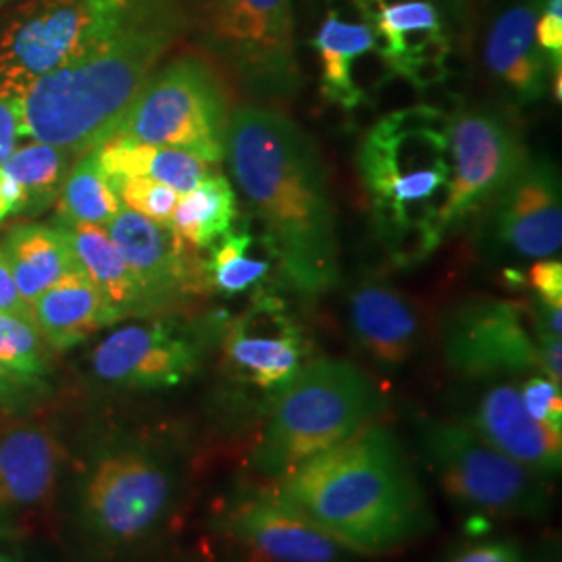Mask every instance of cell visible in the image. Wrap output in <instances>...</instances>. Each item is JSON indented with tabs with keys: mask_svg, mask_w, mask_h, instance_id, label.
Segmentation results:
<instances>
[{
	"mask_svg": "<svg viewBox=\"0 0 562 562\" xmlns=\"http://www.w3.org/2000/svg\"><path fill=\"white\" fill-rule=\"evenodd\" d=\"M225 159L288 283L311 296L336 285V213L311 138L280 111L246 104L232 113Z\"/></svg>",
	"mask_w": 562,
	"mask_h": 562,
	"instance_id": "6da1fadb",
	"label": "cell"
},
{
	"mask_svg": "<svg viewBox=\"0 0 562 562\" xmlns=\"http://www.w3.org/2000/svg\"><path fill=\"white\" fill-rule=\"evenodd\" d=\"M271 487L355 554H392L436 527L417 464L401 436L382 422L364 425Z\"/></svg>",
	"mask_w": 562,
	"mask_h": 562,
	"instance_id": "7a4b0ae2",
	"label": "cell"
},
{
	"mask_svg": "<svg viewBox=\"0 0 562 562\" xmlns=\"http://www.w3.org/2000/svg\"><path fill=\"white\" fill-rule=\"evenodd\" d=\"M173 0H138L120 30L21 97V134L80 157L101 146L180 34Z\"/></svg>",
	"mask_w": 562,
	"mask_h": 562,
	"instance_id": "3957f363",
	"label": "cell"
},
{
	"mask_svg": "<svg viewBox=\"0 0 562 562\" xmlns=\"http://www.w3.org/2000/svg\"><path fill=\"white\" fill-rule=\"evenodd\" d=\"M357 162L392 259L402 267L427 259L446 238L450 117L427 104L387 113L362 138Z\"/></svg>",
	"mask_w": 562,
	"mask_h": 562,
	"instance_id": "277c9868",
	"label": "cell"
},
{
	"mask_svg": "<svg viewBox=\"0 0 562 562\" xmlns=\"http://www.w3.org/2000/svg\"><path fill=\"white\" fill-rule=\"evenodd\" d=\"M385 398L359 364L311 359L269 404L250 450V471L276 482L315 454L380 422Z\"/></svg>",
	"mask_w": 562,
	"mask_h": 562,
	"instance_id": "5b68a950",
	"label": "cell"
},
{
	"mask_svg": "<svg viewBox=\"0 0 562 562\" xmlns=\"http://www.w3.org/2000/svg\"><path fill=\"white\" fill-rule=\"evenodd\" d=\"M180 482V459L169 446L125 436L102 442L81 477L88 538L113 554L138 550L169 521Z\"/></svg>",
	"mask_w": 562,
	"mask_h": 562,
	"instance_id": "8992f818",
	"label": "cell"
},
{
	"mask_svg": "<svg viewBox=\"0 0 562 562\" xmlns=\"http://www.w3.org/2000/svg\"><path fill=\"white\" fill-rule=\"evenodd\" d=\"M229 109L215 65L181 55L148 76L106 140L180 148L215 165L225 159Z\"/></svg>",
	"mask_w": 562,
	"mask_h": 562,
	"instance_id": "52a82bcc",
	"label": "cell"
},
{
	"mask_svg": "<svg viewBox=\"0 0 562 562\" xmlns=\"http://www.w3.org/2000/svg\"><path fill=\"white\" fill-rule=\"evenodd\" d=\"M138 0H21L0 13V97L109 41Z\"/></svg>",
	"mask_w": 562,
	"mask_h": 562,
	"instance_id": "ba28073f",
	"label": "cell"
},
{
	"mask_svg": "<svg viewBox=\"0 0 562 562\" xmlns=\"http://www.w3.org/2000/svg\"><path fill=\"white\" fill-rule=\"evenodd\" d=\"M419 454L448 498L501 519H542L550 510V477L508 459L459 422L423 419Z\"/></svg>",
	"mask_w": 562,
	"mask_h": 562,
	"instance_id": "9c48e42d",
	"label": "cell"
},
{
	"mask_svg": "<svg viewBox=\"0 0 562 562\" xmlns=\"http://www.w3.org/2000/svg\"><path fill=\"white\" fill-rule=\"evenodd\" d=\"M204 27L211 48L248 94L265 101L296 94L290 0H206Z\"/></svg>",
	"mask_w": 562,
	"mask_h": 562,
	"instance_id": "30bf717a",
	"label": "cell"
},
{
	"mask_svg": "<svg viewBox=\"0 0 562 562\" xmlns=\"http://www.w3.org/2000/svg\"><path fill=\"white\" fill-rule=\"evenodd\" d=\"M452 183L443 204L442 229L448 236L471 213L503 192L527 157L519 127L503 111L469 106L450 117Z\"/></svg>",
	"mask_w": 562,
	"mask_h": 562,
	"instance_id": "8fae6325",
	"label": "cell"
},
{
	"mask_svg": "<svg viewBox=\"0 0 562 562\" xmlns=\"http://www.w3.org/2000/svg\"><path fill=\"white\" fill-rule=\"evenodd\" d=\"M443 359L467 380L540 373V340L521 302L475 299L442 325Z\"/></svg>",
	"mask_w": 562,
	"mask_h": 562,
	"instance_id": "7c38bea8",
	"label": "cell"
},
{
	"mask_svg": "<svg viewBox=\"0 0 562 562\" xmlns=\"http://www.w3.org/2000/svg\"><path fill=\"white\" fill-rule=\"evenodd\" d=\"M223 369L246 394L269 406L311 361V340L276 294H255L252 304L223 327Z\"/></svg>",
	"mask_w": 562,
	"mask_h": 562,
	"instance_id": "4fadbf2b",
	"label": "cell"
},
{
	"mask_svg": "<svg viewBox=\"0 0 562 562\" xmlns=\"http://www.w3.org/2000/svg\"><path fill=\"white\" fill-rule=\"evenodd\" d=\"M104 229L138 283L148 315L173 308L206 285L202 262L190 257L188 244L171 225L121 204Z\"/></svg>",
	"mask_w": 562,
	"mask_h": 562,
	"instance_id": "5bb4252c",
	"label": "cell"
},
{
	"mask_svg": "<svg viewBox=\"0 0 562 562\" xmlns=\"http://www.w3.org/2000/svg\"><path fill=\"white\" fill-rule=\"evenodd\" d=\"M220 529L234 542L271 562H346L341 548L273 487L246 490L220 510Z\"/></svg>",
	"mask_w": 562,
	"mask_h": 562,
	"instance_id": "9a60e30c",
	"label": "cell"
},
{
	"mask_svg": "<svg viewBox=\"0 0 562 562\" xmlns=\"http://www.w3.org/2000/svg\"><path fill=\"white\" fill-rule=\"evenodd\" d=\"M201 362V344L176 323H134L94 348L92 371L102 382L162 390L186 382Z\"/></svg>",
	"mask_w": 562,
	"mask_h": 562,
	"instance_id": "2e32d148",
	"label": "cell"
},
{
	"mask_svg": "<svg viewBox=\"0 0 562 562\" xmlns=\"http://www.w3.org/2000/svg\"><path fill=\"white\" fill-rule=\"evenodd\" d=\"M375 34L387 69L415 88H429L448 74L450 44L434 0H355Z\"/></svg>",
	"mask_w": 562,
	"mask_h": 562,
	"instance_id": "e0dca14e",
	"label": "cell"
},
{
	"mask_svg": "<svg viewBox=\"0 0 562 562\" xmlns=\"http://www.w3.org/2000/svg\"><path fill=\"white\" fill-rule=\"evenodd\" d=\"M492 209V232L504 250L522 259L561 252V180L552 162L527 159Z\"/></svg>",
	"mask_w": 562,
	"mask_h": 562,
	"instance_id": "ac0fdd59",
	"label": "cell"
},
{
	"mask_svg": "<svg viewBox=\"0 0 562 562\" xmlns=\"http://www.w3.org/2000/svg\"><path fill=\"white\" fill-rule=\"evenodd\" d=\"M483 442L501 450L508 459L554 477L561 473L562 434L536 422L521 401L519 385L498 382L482 390L462 408L459 419Z\"/></svg>",
	"mask_w": 562,
	"mask_h": 562,
	"instance_id": "d6986e66",
	"label": "cell"
},
{
	"mask_svg": "<svg viewBox=\"0 0 562 562\" xmlns=\"http://www.w3.org/2000/svg\"><path fill=\"white\" fill-rule=\"evenodd\" d=\"M63 459L60 443L44 427H0V529H20L50 504Z\"/></svg>",
	"mask_w": 562,
	"mask_h": 562,
	"instance_id": "ffe728a7",
	"label": "cell"
},
{
	"mask_svg": "<svg viewBox=\"0 0 562 562\" xmlns=\"http://www.w3.org/2000/svg\"><path fill=\"white\" fill-rule=\"evenodd\" d=\"M348 319L357 346L382 369H401L419 350V315L390 283H361L350 294Z\"/></svg>",
	"mask_w": 562,
	"mask_h": 562,
	"instance_id": "44dd1931",
	"label": "cell"
},
{
	"mask_svg": "<svg viewBox=\"0 0 562 562\" xmlns=\"http://www.w3.org/2000/svg\"><path fill=\"white\" fill-rule=\"evenodd\" d=\"M538 13V0H527L506 9L494 21L485 44L490 74L503 81L504 88L522 104L542 99L546 71L550 67L536 41Z\"/></svg>",
	"mask_w": 562,
	"mask_h": 562,
	"instance_id": "7402d4cb",
	"label": "cell"
},
{
	"mask_svg": "<svg viewBox=\"0 0 562 562\" xmlns=\"http://www.w3.org/2000/svg\"><path fill=\"white\" fill-rule=\"evenodd\" d=\"M32 311L42 338L57 350L74 348L102 327L117 323L97 285L81 271L48 288L32 302Z\"/></svg>",
	"mask_w": 562,
	"mask_h": 562,
	"instance_id": "603a6c76",
	"label": "cell"
},
{
	"mask_svg": "<svg viewBox=\"0 0 562 562\" xmlns=\"http://www.w3.org/2000/svg\"><path fill=\"white\" fill-rule=\"evenodd\" d=\"M21 299L32 306L48 288L69 273L81 271L63 227L18 225L0 248Z\"/></svg>",
	"mask_w": 562,
	"mask_h": 562,
	"instance_id": "cb8c5ba5",
	"label": "cell"
},
{
	"mask_svg": "<svg viewBox=\"0 0 562 562\" xmlns=\"http://www.w3.org/2000/svg\"><path fill=\"white\" fill-rule=\"evenodd\" d=\"M81 273L97 285L117 322L148 317L140 288L102 225L59 222Z\"/></svg>",
	"mask_w": 562,
	"mask_h": 562,
	"instance_id": "d4e9b609",
	"label": "cell"
},
{
	"mask_svg": "<svg viewBox=\"0 0 562 562\" xmlns=\"http://www.w3.org/2000/svg\"><path fill=\"white\" fill-rule=\"evenodd\" d=\"M313 46L322 63L323 97L346 111L357 109L364 102V90L355 80V63L375 50L371 25L341 20L340 13L331 9L313 38Z\"/></svg>",
	"mask_w": 562,
	"mask_h": 562,
	"instance_id": "484cf974",
	"label": "cell"
},
{
	"mask_svg": "<svg viewBox=\"0 0 562 562\" xmlns=\"http://www.w3.org/2000/svg\"><path fill=\"white\" fill-rule=\"evenodd\" d=\"M97 153L106 176L150 178L178 194L194 190L199 183L215 173L213 162L204 161L199 155L180 148L106 140L97 146Z\"/></svg>",
	"mask_w": 562,
	"mask_h": 562,
	"instance_id": "4316f807",
	"label": "cell"
},
{
	"mask_svg": "<svg viewBox=\"0 0 562 562\" xmlns=\"http://www.w3.org/2000/svg\"><path fill=\"white\" fill-rule=\"evenodd\" d=\"M211 248V259L202 262L206 285L225 299L241 294H261L273 276L278 255L262 234L255 236L248 227L227 232ZM280 265V261H278Z\"/></svg>",
	"mask_w": 562,
	"mask_h": 562,
	"instance_id": "83f0119b",
	"label": "cell"
},
{
	"mask_svg": "<svg viewBox=\"0 0 562 562\" xmlns=\"http://www.w3.org/2000/svg\"><path fill=\"white\" fill-rule=\"evenodd\" d=\"M238 220V196L225 176L213 173L194 190L180 194L171 227L194 248H209Z\"/></svg>",
	"mask_w": 562,
	"mask_h": 562,
	"instance_id": "f1b7e54d",
	"label": "cell"
},
{
	"mask_svg": "<svg viewBox=\"0 0 562 562\" xmlns=\"http://www.w3.org/2000/svg\"><path fill=\"white\" fill-rule=\"evenodd\" d=\"M74 155L53 144H30L13 150L0 167V176L11 181L20 194L18 213H38L55 201L67 180Z\"/></svg>",
	"mask_w": 562,
	"mask_h": 562,
	"instance_id": "f546056e",
	"label": "cell"
},
{
	"mask_svg": "<svg viewBox=\"0 0 562 562\" xmlns=\"http://www.w3.org/2000/svg\"><path fill=\"white\" fill-rule=\"evenodd\" d=\"M121 201L99 162L97 146L80 155L63 183L59 222L106 225L120 213Z\"/></svg>",
	"mask_w": 562,
	"mask_h": 562,
	"instance_id": "4dcf8cb0",
	"label": "cell"
},
{
	"mask_svg": "<svg viewBox=\"0 0 562 562\" xmlns=\"http://www.w3.org/2000/svg\"><path fill=\"white\" fill-rule=\"evenodd\" d=\"M0 364L32 387L48 373V355L36 323L0 313Z\"/></svg>",
	"mask_w": 562,
	"mask_h": 562,
	"instance_id": "1f68e13d",
	"label": "cell"
},
{
	"mask_svg": "<svg viewBox=\"0 0 562 562\" xmlns=\"http://www.w3.org/2000/svg\"><path fill=\"white\" fill-rule=\"evenodd\" d=\"M111 188L120 196L121 204L140 213L153 222L169 225L180 194L150 178H130V176H106Z\"/></svg>",
	"mask_w": 562,
	"mask_h": 562,
	"instance_id": "d6a6232c",
	"label": "cell"
},
{
	"mask_svg": "<svg viewBox=\"0 0 562 562\" xmlns=\"http://www.w3.org/2000/svg\"><path fill=\"white\" fill-rule=\"evenodd\" d=\"M519 392L527 413L536 422L562 434L561 383L548 380L542 373H529V378L519 385Z\"/></svg>",
	"mask_w": 562,
	"mask_h": 562,
	"instance_id": "836d02e7",
	"label": "cell"
},
{
	"mask_svg": "<svg viewBox=\"0 0 562 562\" xmlns=\"http://www.w3.org/2000/svg\"><path fill=\"white\" fill-rule=\"evenodd\" d=\"M442 562H533L521 543L510 538H485L461 543Z\"/></svg>",
	"mask_w": 562,
	"mask_h": 562,
	"instance_id": "e575fe53",
	"label": "cell"
},
{
	"mask_svg": "<svg viewBox=\"0 0 562 562\" xmlns=\"http://www.w3.org/2000/svg\"><path fill=\"white\" fill-rule=\"evenodd\" d=\"M542 15L536 23V41L552 71L562 65V0H543Z\"/></svg>",
	"mask_w": 562,
	"mask_h": 562,
	"instance_id": "d590c367",
	"label": "cell"
},
{
	"mask_svg": "<svg viewBox=\"0 0 562 562\" xmlns=\"http://www.w3.org/2000/svg\"><path fill=\"white\" fill-rule=\"evenodd\" d=\"M529 283L538 294V302L548 306H562V262L542 259L529 269Z\"/></svg>",
	"mask_w": 562,
	"mask_h": 562,
	"instance_id": "8d00e7d4",
	"label": "cell"
},
{
	"mask_svg": "<svg viewBox=\"0 0 562 562\" xmlns=\"http://www.w3.org/2000/svg\"><path fill=\"white\" fill-rule=\"evenodd\" d=\"M20 134V99H15V97H0V167L13 155Z\"/></svg>",
	"mask_w": 562,
	"mask_h": 562,
	"instance_id": "74e56055",
	"label": "cell"
},
{
	"mask_svg": "<svg viewBox=\"0 0 562 562\" xmlns=\"http://www.w3.org/2000/svg\"><path fill=\"white\" fill-rule=\"evenodd\" d=\"M0 313L34 322V311H32V306L27 302L21 299L18 283L13 280L11 269H9V265L4 261L2 252H0Z\"/></svg>",
	"mask_w": 562,
	"mask_h": 562,
	"instance_id": "f35d334b",
	"label": "cell"
},
{
	"mask_svg": "<svg viewBox=\"0 0 562 562\" xmlns=\"http://www.w3.org/2000/svg\"><path fill=\"white\" fill-rule=\"evenodd\" d=\"M27 387H32V385L23 382L15 373H11L9 369H4L0 364V404L2 406L18 408L23 398H25Z\"/></svg>",
	"mask_w": 562,
	"mask_h": 562,
	"instance_id": "ab89813d",
	"label": "cell"
},
{
	"mask_svg": "<svg viewBox=\"0 0 562 562\" xmlns=\"http://www.w3.org/2000/svg\"><path fill=\"white\" fill-rule=\"evenodd\" d=\"M18 204H20V194H18L15 186L0 176V222L7 215L18 213Z\"/></svg>",
	"mask_w": 562,
	"mask_h": 562,
	"instance_id": "60d3db41",
	"label": "cell"
},
{
	"mask_svg": "<svg viewBox=\"0 0 562 562\" xmlns=\"http://www.w3.org/2000/svg\"><path fill=\"white\" fill-rule=\"evenodd\" d=\"M0 562H13V561H9V559H7V557H2V554H0Z\"/></svg>",
	"mask_w": 562,
	"mask_h": 562,
	"instance_id": "b9f144b4",
	"label": "cell"
},
{
	"mask_svg": "<svg viewBox=\"0 0 562 562\" xmlns=\"http://www.w3.org/2000/svg\"><path fill=\"white\" fill-rule=\"evenodd\" d=\"M7 2H11V0H0V7H4Z\"/></svg>",
	"mask_w": 562,
	"mask_h": 562,
	"instance_id": "7bdbcfd3",
	"label": "cell"
}]
</instances>
